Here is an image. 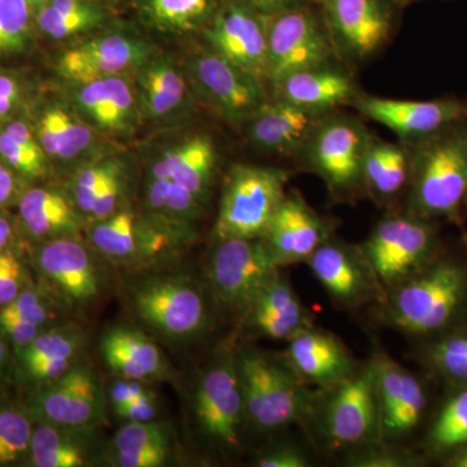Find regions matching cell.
Returning <instances> with one entry per match:
<instances>
[{"label":"cell","mask_w":467,"mask_h":467,"mask_svg":"<svg viewBox=\"0 0 467 467\" xmlns=\"http://www.w3.org/2000/svg\"><path fill=\"white\" fill-rule=\"evenodd\" d=\"M131 175L128 158L95 195L88 223L103 220L130 202Z\"/></svg>","instance_id":"obj_44"},{"label":"cell","mask_w":467,"mask_h":467,"mask_svg":"<svg viewBox=\"0 0 467 467\" xmlns=\"http://www.w3.org/2000/svg\"><path fill=\"white\" fill-rule=\"evenodd\" d=\"M410 153L408 147L383 142L370 135L362 164V180L382 196L400 192L409 181Z\"/></svg>","instance_id":"obj_37"},{"label":"cell","mask_w":467,"mask_h":467,"mask_svg":"<svg viewBox=\"0 0 467 467\" xmlns=\"http://www.w3.org/2000/svg\"><path fill=\"white\" fill-rule=\"evenodd\" d=\"M465 202H467V195H466V201Z\"/></svg>","instance_id":"obj_62"},{"label":"cell","mask_w":467,"mask_h":467,"mask_svg":"<svg viewBox=\"0 0 467 467\" xmlns=\"http://www.w3.org/2000/svg\"><path fill=\"white\" fill-rule=\"evenodd\" d=\"M149 391V386L142 380L119 377L116 382L110 384L106 398L109 399L110 407L115 409L134 401L135 399Z\"/></svg>","instance_id":"obj_53"},{"label":"cell","mask_w":467,"mask_h":467,"mask_svg":"<svg viewBox=\"0 0 467 467\" xmlns=\"http://www.w3.org/2000/svg\"><path fill=\"white\" fill-rule=\"evenodd\" d=\"M78 115L107 140L121 144L143 126L134 75L57 82Z\"/></svg>","instance_id":"obj_10"},{"label":"cell","mask_w":467,"mask_h":467,"mask_svg":"<svg viewBox=\"0 0 467 467\" xmlns=\"http://www.w3.org/2000/svg\"><path fill=\"white\" fill-rule=\"evenodd\" d=\"M36 86L24 70L0 67V122L7 121L26 109Z\"/></svg>","instance_id":"obj_45"},{"label":"cell","mask_w":467,"mask_h":467,"mask_svg":"<svg viewBox=\"0 0 467 467\" xmlns=\"http://www.w3.org/2000/svg\"><path fill=\"white\" fill-rule=\"evenodd\" d=\"M276 267L263 238L216 241L208 263L212 294L227 309L247 312L278 275Z\"/></svg>","instance_id":"obj_9"},{"label":"cell","mask_w":467,"mask_h":467,"mask_svg":"<svg viewBox=\"0 0 467 467\" xmlns=\"http://www.w3.org/2000/svg\"><path fill=\"white\" fill-rule=\"evenodd\" d=\"M27 285L26 266L14 247L0 252V308L16 299Z\"/></svg>","instance_id":"obj_48"},{"label":"cell","mask_w":467,"mask_h":467,"mask_svg":"<svg viewBox=\"0 0 467 467\" xmlns=\"http://www.w3.org/2000/svg\"><path fill=\"white\" fill-rule=\"evenodd\" d=\"M193 416L202 436L217 447H238L245 417L236 358L223 353L202 373L195 396Z\"/></svg>","instance_id":"obj_13"},{"label":"cell","mask_w":467,"mask_h":467,"mask_svg":"<svg viewBox=\"0 0 467 467\" xmlns=\"http://www.w3.org/2000/svg\"><path fill=\"white\" fill-rule=\"evenodd\" d=\"M278 99L328 112L358 97L355 82L343 70L325 64L288 76L275 91Z\"/></svg>","instance_id":"obj_30"},{"label":"cell","mask_w":467,"mask_h":467,"mask_svg":"<svg viewBox=\"0 0 467 467\" xmlns=\"http://www.w3.org/2000/svg\"><path fill=\"white\" fill-rule=\"evenodd\" d=\"M18 232L17 217L8 211H0V252L14 247Z\"/></svg>","instance_id":"obj_57"},{"label":"cell","mask_w":467,"mask_h":467,"mask_svg":"<svg viewBox=\"0 0 467 467\" xmlns=\"http://www.w3.org/2000/svg\"><path fill=\"white\" fill-rule=\"evenodd\" d=\"M158 48L128 30H109L67 46L55 60L60 81H86L100 77L134 75Z\"/></svg>","instance_id":"obj_12"},{"label":"cell","mask_w":467,"mask_h":467,"mask_svg":"<svg viewBox=\"0 0 467 467\" xmlns=\"http://www.w3.org/2000/svg\"><path fill=\"white\" fill-rule=\"evenodd\" d=\"M101 359L117 378L165 380L171 368L161 350L143 331L128 325L109 328L99 343Z\"/></svg>","instance_id":"obj_28"},{"label":"cell","mask_w":467,"mask_h":467,"mask_svg":"<svg viewBox=\"0 0 467 467\" xmlns=\"http://www.w3.org/2000/svg\"><path fill=\"white\" fill-rule=\"evenodd\" d=\"M327 226L299 193L285 195L263 241L276 265L308 260L327 239Z\"/></svg>","instance_id":"obj_25"},{"label":"cell","mask_w":467,"mask_h":467,"mask_svg":"<svg viewBox=\"0 0 467 467\" xmlns=\"http://www.w3.org/2000/svg\"><path fill=\"white\" fill-rule=\"evenodd\" d=\"M90 431L63 429L41 423L33 430L30 462L36 467H82L88 462Z\"/></svg>","instance_id":"obj_38"},{"label":"cell","mask_w":467,"mask_h":467,"mask_svg":"<svg viewBox=\"0 0 467 467\" xmlns=\"http://www.w3.org/2000/svg\"><path fill=\"white\" fill-rule=\"evenodd\" d=\"M353 103L359 113L386 126L407 146L467 119V103L454 98L418 101L358 97Z\"/></svg>","instance_id":"obj_21"},{"label":"cell","mask_w":467,"mask_h":467,"mask_svg":"<svg viewBox=\"0 0 467 467\" xmlns=\"http://www.w3.org/2000/svg\"><path fill=\"white\" fill-rule=\"evenodd\" d=\"M107 20L106 9L95 0H48L34 14L36 36L51 42L97 32Z\"/></svg>","instance_id":"obj_35"},{"label":"cell","mask_w":467,"mask_h":467,"mask_svg":"<svg viewBox=\"0 0 467 467\" xmlns=\"http://www.w3.org/2000/svg\"><path fill=\"white\" fill-rule=\"evenodd\" d=\"M36 39L34 12L27 0H0V58L29 54Z\"/></svg>","instance_id":"obj_40"},{"label":"cell","mask_w":467,"mask_h":467,"mask_svg":"<svg viewBox=\"0 0 467 467\" xmlns=\"http://www.w3.org/2000/svg\"><path fill=\"white\" fill-rule=\"evenodd\" d=\"M432 441L441 448L467 444V391L451 399L442 409L432 430Z\"/></svg>","instance_id":"obj_46"},{"label":"cell","mask_w":467,"mask_h":467,"mask_svg":"<svg viewBox=\"0 0 467 467\" xmlns=\"http://www.w3.org/2000/svg\"><path fill=\"white\" fill-rule=\"evenodd\" d=\"M174 431L171 425L158 420L129 422L117 431L109 453L171 454Z\"/></svg>","instance_id":"obj_42"},{"label":"cell","mask_w":467,"mask_h":467,"mask_svg":"<svg viewBox=\"0 0 467 467\" xmlns=\"http://www.w3.org/2000/svg\"><path fill=\"white\" fill-rule=\"evenodd\" d=\"M434 243V227L426 218L410 213L378 223L365 243V254L377 275L386 284H395L426 261Z\"/></svg>","instance_id":"obj_20"},{"label":"cell","mask_w":467,"mask_h":467,"mask_svg":"<svg viewBox=\"0 0 467 467\" xmlns=\"http://www.w3.org/2000/svg\"><path fill=\"white\" fill-rule=\"evenodd\" d=\"M263 16H273L288 9L308 5L309 0H244Z\"/></svg>","instance_id":"obj_56"},{"label":"cell","mask_w":467,"mask_h":467,"mask_svg":"<svg viewBox=\"0 0 467 467\" xmlns=\"http://www.w3.org/2000/svg\"><path fill=\"white\" fill-rule=\"evenodd\" d=\"M27 119L54 174L67 175L94 160L121 150L73 109L57 84L38 85L26 107Z\"/></svg>","instance_id":"obj_3"},{"label":"cell","mask_w":467,"mask_h":467,"mask_svg":"<svg viewBox=\"0 0 467 467\" xmlns=\"http://www.w3.org/2000/svg\"><path fill=\"white\" fill-rule=\"evenodd\" d=\"M290 174L279 168L234 165L223 187L214 241L263 238L285 196Z\"/></svg>","instance_id":"obj_4"},{"label":"cell","mask_w":467,"mask_h":467,"mask_svg":"<svg viewBox=\"0 0 467 467\" xmlns=\"http://www.w3.org/2000/svg\"><path fill=\"white\" fill-rule=\"evenodd\" d=\"M5 335L0 333V379L5 373V362H7V347H5Z\"/></svg>","instance_id":"obj_58"},{"label":"cell","mask_w":467,"mask_h":467,"mask_svg":"<svg viewBox=\"0 0 467 467\" xmlns=\"http://www.w3.org/2000/svg\"><path fill=\"white\" fill-rule=\"evenodd\" d=\"M29 186L32 184L21 180L15 171L0 161V211H8L9 208L17 205Z\"/></svg>","instance_id":"obj_52"},{"label":"cell","mask_w":467,"mask_h":467,"mask_svg":"<svg viewBox=\"0 0 467 467\" xmlns=\"http://www.w3.org/2000/svg\"><path fill=\"white\" fill-rule=\"evenodd\" d=\"M46 328L26 322L11 312L7 306L0 308V333L14 344L17 350L33 342Z\"/></svg>","instance_id":"obj_50"},{"label":"cell","mask_w":467,"mask_h":467,"mask_svg":"<svg viewBox=\"0 0 467 467\" xmlns=\"http://www.w3.org/2000/svg\"><path fill=\"white\" fill-rule=\"evenodd\" d=\"M95 2H99V3H101V2H103V0H95Z\"/></svg>","instance_id":"obj_61"},{"label":"cell","mask_w":467,"mask_h":467,"mask_svg":"<svg viewBox=\"0 0 467 467\" xmlns=\"http://www.w3.org/2000/svg\"><path fill=\"white\" fill-rule=\"evenodd\" d=\"M368 137L358 119L326 115L301 150L331 189L347 190L362 180Z\"/></svg>","instance_id":"obj_17"},{"label":"cell","mask_w":467,"mask_h":467,"mask_svg":"<svg viewBox=\"0 0 467 467\" xmlns=\"http://www.w3.org/2000/svg\"><path fill=\"white\" fill-rule=\"evenodd\" d=\"M290 342L288 358L304 377L322 386L349 378L352 361L335 337L308 328L292 337Z\"/></svg>","instance_id":"obj_32"},{"label":"cell","mask_w":467,"mask_h":467,"mask_svg":"<svg viewBox=\"0 0 467 467\" xmlns=\"http://www.w3.org/2000/svg\"><path fill=\"white\" fill-rule=\"evenodd\" d=\"M32 420L18 409L0 410V466L18 462L30 451Z\"/></svg>","instance_id":"obj_43"},{"label":"cell","mask_w":467,"mask_h":467,"mask_svg":"<svg viewBox=\"0 0 467 467\" xmlns=\"http://www.w3.org/2000/svg\"><path fill=\"white\" fill-rule=\"evenodd\" d=\"M125 160L124 152L119 150V152L110 153L109 156L81 165L72 173L67 175L64 190L75 202L78 211L84 214L86 220L90 213L95 195Z\"/></svg>","instance_id":"obj_41"},{"label":"cell","mask_w":467,"mask_h":467,"mask_svg":"<svg viewBox=\"0 0 467 467\" xmlns=\"http://www.w3.org/2000/svg\"><path fill=\"white\" fill-rule=\"evenodd\" d=\"M143 171L169 178L207 204L216 178L218 150L212 135L204 131L175 135L147 147Z\"/></svg>","instance_id":"obj_19"},{"label":"cell","mask_w":467,"mask_h":467,"mask_svg":"<svg viewBox=\"0 0 467 467\" xmlns=\"http://www.w3.org/2000/svg\"><path fill=\"white\" fill-rule=\"evenodd\" d=\"M205 205L169 178L144 171L140 211L181 250L198 238V223L204 217Z\"/></svg>","instance_id":"obj_23"},{"label":"cell","mask_w":467,"mask_h":467,"mask_svg":"<svg viewBox=\"0 0 467 467\" xmlns=\"http://www.w3.org/2000/svg\"><path fill=\"white\" fill-rule=\"evenodd\" d=\"M205 45L267 84L266 17L244 0H223L202 32Z\"/></svg>","instance_id":"obj_18"},{"label":"cell","mask_w":467,"mask_h":467,"mask_svg":"<svg viewBox=\"0 0 467 467\" xmlns=\"http://www.w3.org/2000/svg\"><path fill=\"white\" fill-rule=\"evenodd\" d=\"M380 409L374 364L353 378H347L331 400L326 414L328 435L340 444H358L378 432Z\"/></svg>","instance_id":"obj_24"},{"label":"cell","mask_w":467,"mask_h":467,"mask_svg":"<svg viewBox=\"0 0 467 467\" xmlns=\"http://www.w3.org/2000/svg\"><path fill=\"white\" fill-rule=\"evenodd\" d=\"M454 465L459 467H467V451L456 460V463H454Z\"/></svg>","instance_id":"obj_59"},{"label":"cell","mask_w":467,"mask_h":467,"mask_svg":"<svg viewBox=\"0 0 467 467\" xmlns=\"http://www.w3.org/2000/svg\"><path fill=\"white\" fill-rule=\"evenodd\" d=\"M85 234L101 259L129 270L159 265L181 251L130 202L109 217L88 223Z\"/></svg>","instance_id":"obj_7"},{"label":"cell","mask_w":467,"mask_h":467,"mask_svg":"<svg viewBox=\"0 0 467 467\" xmlns=\"http://www.w3.org/2000/svg\"><path fill=\"white\" fill-rule=\"evenodd\" d=\"M223 0H135L144 26L162 36H187L211 23Z\"/></svg>","instance_id":"obj_34"},{"label":"cell","mask_w":467,"mask_h":467,"mask_svg":"<svg viewBox=\"0 0 467 467\" xmlns=\"http://www.w3.org/2000/svg\"><path fill=\"white\" fill-rule=\"evenodd\" d=\"M30 410L42 423L92 431L106 420V393L90 365L79 359L34 395Z\"/></svg>","instance_id":"obj_14"},{"label":"cell","mask_w":467,"mask_h":467,"mask_svg":"<svg viewBox=\"0 0 467 467\" xmlns=\"http://www.w3.org/2000/svg\"><path fill=\"white\" fill-rule=\"evenodd\" d=\"M7 308L17 315L18 317L26 319L30 324L38 327L48 328L55 319L54 306L47 295L27 285L18 294L16 299L8 304Z\"/></svg>","instance_id":"obj_47"},{"label":"cell","mask_w":467,"mask_h":467,"mask_svg":"<svg viewBox=\"0 0 467 467\" xmlns=\"http://www.w3.org/2000/svg\"><path fill=\"white\" fill-rule=\"evenodd\" d=\"M100 254L82 236L36 242L33 261L43 281L69 309L90 306L103 295L106 278Z\"/></svg>","instance_id":"obj_6"},{"label":"cell","mask_w":467,"mask_h":467,"mask_svg":"<svg viewBox=\"0 0 467 467\" xmlns=\"http://www.w3.org/2000/svg\"><path fill=\"white\" fill-rule=\"evenodd\" d=\"M465 285V275L459 266H436L396 292L391 306L392 321L410 333L439 330L456 312Z\"/></svg>","instance_id":"obj_15"},{"label":"cell","mask_w":467,"mask_h":467,"mask_svg":"<svg viewBox=\"0 0 467 467\" xmlns=\"http://www.w3.org/2000/svg\"><path fill=\"white\" fill-rule=\"evenodd\" d=\"M380 420L389 435H402L420 422L426 396L418 380L389 358L374 362Z\"/></svg>","instance_id":"obj_29"},{"label":"cell","mask_w":467,"mask_h":467,"mask_svg":"<svg viewBox=\"0 0 467 467\" xmlns=\"http://www.w3.org/2000/svg\"><path fill=\"white\" fill-rule=\"evenodd\" d=\"M247 313L252 326L270 339L291 340L310 328L303 304L278 275L260 292Z\"/></svg>","instance_id":"obj_31"},{"label":"cell","mask_w":467,"mask_h":467,"mask_svg":"<svg viewBox=\"0 0 467 467\" xmlns=\"http://www.w3.org/2000/svg\"><path fill=\"white\" fill-rule=\"evenodd\" d=\"M331 42L346 57L365 60L376 55L391 34L392 16L384 0H319Z\"/></svg>","instance_id":"obj_22"},{"label":"cell","mask_w":467,"mask_h":467,"mask_svg":"<svg viewBox=\"0 0 467 467\" xmlns=\"http://www.w3.org/2000/svg\"><path fill=\"white\" fill-rule=\"evenodd\" d=\"M119 420L129 422H150L159 416V400L156 393L150 389L149 392L135 399L134 401L122 407L112 409Z\"/></svg>","instance_id":"obj_51"},{"label":"cell","mask_w":467,"mask_h":467,"mask_svg":"<svg viewBox=\"0 0 467 467\" xmlns=\"http://www.w3.org/2000/svg\"><path fill=\"white\" fill-rule=\"evenodd\" d=\"M86 344V333L75 322L43 330L32 343L17 350L24 368L57 359H79Z\"/></svg>","instance_id":"obj_39"},{"label":"cell","mask_w":467,"mask_h":467,"mask_svg":"<svg viewBox=\"0 0 467 467\" xmlns=\"http://www.w3.org/2000/svg\"><path fill=\"white\" fill-rule=\"evenodd\" d=\"M245 417L259 430H275L299 420L306 400L299 384L281 365L256 352L236 358Z\"/></svg>","instance_id":"obj_8"},{"label":"cell","mask_w":467,"mask_h":467,"mask_svg":"<svg viewBox=\"0 0 467 467\" xmlns=\"http://www.w3.org/2000/svg\"><path fill=\"white\" fill-rule=\"evenodd\" d=\"M438 367L457 379H467V337H456L436 346Z\"/></svg>","instance_id":"obj_49"},{"label":"cell","mask_w":467,"mask_h":467,"mask_svg":"<svg viewBox=\"0 0 467 467\" xmlns=\"http://www.w3.org/2000/svg\"><path fill=\"white\" fill-rule=\"evenodd\" d=\"M171 454H119L109 453V462L117 467H160L167 465Z\"/></svg>","instance_id":"obj_54"},{"label":"cell","mask_w":467,"mask_h":467,"mask_svg":"<svg viewBox=\"0 0 467 467\" xmlns=\"http://www.w3.org/2000/svg\"><path fill=\"white\" fill-rule=\"evenodd\" d=\"M126 295L134 317L169 343L192 342L211 327L207 292L186 273L144 275L129 285Z\"/></svg>","instance_id":"obj_2"},{"label":"cell","mask_w":467,"mask_h":467,"mask_svg":"<svg viewBox=\"0 0 467 467\" xmlns=\"http://www.w3.org/2000/svg\"><path fill=\"white\" fill-rule=\"evenodd\" d=\"M16 207L20 232L36 243L82 236L88 225L64 187L32 184Z\"/></svg>","instance_id":"obj_26"},{"label":"cell","mask_w":467,"mask_h":467,"mask_svg":"<svg viewBox=\"0 0 467 467\" xmlns=\"http://www.w3.org/2000/svg\"><path fill=\"white\" fill-rule=\"evenodd\" d=\"M27 3H29L30 7L33 8L34 14H36V9L39 8V0H27Z\"/></svg>","instance_id":"obj_60"},{"label":"cell","mask_w":467,"mask_h":467,"mask_svg":"<svg viewBox=\"0 0 467 467\" xmlns=\"http://www.w3.org/2000/svg\"><path fill=\"white\" fill-rule=\"evenodd\" d=\"M407 147L411 214L456 217L467 195V119Z\"/></svg>","instance_id":"obj_1"},{"label":"cell","mask_w":467,"mask_h":467,"mask_svg":"<svg viewBox=\"0 0 467 467\" xmlns=\"http://www.w3.org/2000/svg\"><path fill=\"white\" fill-rule=\"evenodd\" d=\"M327 112L306 109L290 101L270 100L245 124L248 142L259 150L292 155L303 150L310 134Z\"/></svg>","instance_id":"obj_27"},{"label":"cell","mask_w":467,"mask_h":467,"mask_svg":"<svg viewBox=\"0 0 467 467\" xmlns=\"http://www.w3.org/2000/svg\"><path fill=\"white\" fill-rule=\"evenodd\" d=\"M182 66L196 100L229 124H247L270 101L265 84L208 46L189 54Z\"/></svg>","instance_id":"obj_5"},{"label":"cell","mask_w":467,"mask_h":467,"mask_svg":"<svg viewBox=\"0 0 467 467\" xmlns=\"http://www.w3.org/2000/svg\"><path fill=\"white\" fill-rule=\"evenodd\" d=\"M308 261L316 278L335 299L353 301L364 294V273L358 261L342 245L322 243Z\"/></svg>","instance_id":"obj_36"},{"label":"cell","mask_w":467,"mask_h":467,"mask_svg":"<svg viewBox=\"0 0 467 467\" xmlns=\"http://www.w3.org/2000/svg\"><path fill=\"white\" fill-rule=\"evenodd\" d=\"M257 465L261 467H306L308 461L300 451L292 448H279L261 457Z\"/></svg>","instance_id":"obj_55"},{"label":"cell","mask_w":467,"mask_h":467,"mask_svg":"<svg viewBox=\"0 0 467 467\" xmlns=\"http://www.w3.org/2000/svg\"><path fill=\"white\" fill-rule=\"evenodd\" d=\"M0 161L29 184H38L54 175L26 109L0 122Z\"/></svg>","instance_id":"obj_33"},{"label":"cell","mask_w":467,"mask_h":467,"mask_svg":"<svg viewBox=\"0 0 467 467\" xmlns=\"http://www.w3.org/2000/svg\"><path fill=\"white\" fill-rule=\"evenodd\" d=\"M265 17L267 84L273 90L294 73L328 64L331 38L308 5Z\"/></svg>","instance_id":"obj_11"},{"label":"cell","mask_w":467,"mask_h":467,"mask_svg":"<svg viewBox=\"0 0 467 467\" xmlns=\"http://www.w3.org/2000/svg\"><path fill=\"white\" fill-rule=\"evenodd\" d=\"M143 126L181 128L196 115V100L182 64L156 51L134 73Z\"/></svg>","instance_id":"obj_16"}]
</instances>
